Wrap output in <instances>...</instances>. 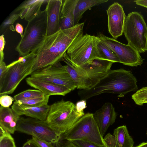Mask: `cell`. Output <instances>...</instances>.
Segmentation results:
<instances>
[{"label":"cell","mask_w":147,"mask_h":147,"mask_svg":"<svg viewBox=\"0 0 147 147\" xmlns=\"http://www.w3.org/2000/svg\"><path fill=\"white\" fill-rule=\"evenodd\" d=\"M84 25V22L79 23L70 28L60 29L55 34L46 36L43 44L36 53L32 73L63 61L73 41L83 34Z\"/></svg>","instance_id":"1"},{"label":"cell","mask_w":147,"mask_h":147,"mask_svg":"<svg viewBox=\"0 0 147 147\" xmlns=\"http://www.w3.org/2000/svg\"><path fill=\"white\" fill-rule=\"evenodd\" d=\"M137 80L129 71L123 69L111 70L97 84L89 90H80L78 95L82 100H86L101 94H117L123 97L138 88Z\"/></svg>","instance_id":"2"},{"label":"cell","mask_w":147,"mask_h":147,"mask_svg":"<svg viewBox=\"0 0 147 147\" xmlns=\"http://www.w3.org/2000/svg\"><path fill=\"white\" fill-rule=\"evenodd\" d=\"M65 68L76 87L80 90H89L97 84L111 70L112 62L95 59L82 66L77 67L63 58Z\"/></svg>","instance_id":"3"},{"label":"cell","mask_w":147,"mask_h":147,"mask_svg":"<svg viewBox=\"0 0 147 147\" xmlns=\"http://www.w3.org/2000/svg\"><path fill=\"white\" fill-rule=\"evenodd\" d=\"M47 15L45 9L28 22L23 36L15 48L21 57L36 53L47 36Z\"/></svg>","instance_id":"4"},{"label":"cell","mask_w":147,"mask_h":147,"mask_svg":"<svg viewBox=\"0 0 147 147\" xmlns=\"http://www.w3.org/2000/svg\"><path fill=\"white\" fill-rule=\"evenodd\" d=\"M84 115L73 102L62 100L50 106L46 121L60 137Z\"/></svg>","instance_id":"5"},{"label":"cell","mask_w":147,"mask_h":147,"mask_svg":"<svg viewBox=\"0 0 147 147\" xmlns=\"http://www.w3.org/2000/svg\"><path fill=\"white\" fill-rule=\"evenodd\" d=\"M36 56V53L31 52L7 65L0 75V96L12 94L21 81L31 74Z\"/></svg>","instance_id":"6"},{"label":"cell","mask_w":147,"mask_h":147,"mask_svg":"<svg viewBox=\"0 0 147 147\" xmlns=\"http://www.w3.org/2000/svg\"><path fill=\"white\" fill-rule=\"evenodd\" d=\"M98 36L86 34L76 37L63 58L72 65L80 67L97 59Z\"/></svg>","instance_id":"7"},{"label":"cell","mask_w":147,"mask_h":147,"mask_svg":"<svg viewBox=\"0 0 147 147\" xmlns=\"http://www.w3.org/2000/svg\"><path fill=\"white\" fill-rule=\"evenodd\" d=\"M60 140H83L106 146L93 113H89L85 114L69 129L61 135Z\"/></svg>","instance_id":"8"},{"label":"cell","mask_w":147,"mask_h":147,"mask_svg":"<svg viewBox=\"0 0 147 147\" xmlns=\"http://www.w3.org/2000/svg\"><path fill=\"white\" fill-rule=\"evenodd\" d=\"M123 33L128 44L140 53L147 51V26L140 13L134 11L126 17Z\"/></svg>","instance_id":"9"},{"label":"cell","mask_w":147,"mask_h":147,"mask_svg":"<svg viewBox=\"0 0 147 147\" xmlns=\"http://www.w3.org/2000/svg\"><path fill=\"white\" fill-rule=\"evenodd\" d=\"M16 131L56 144L60 140L59 136L46 120L42 121L30 117H20Z\"/></svg>","instance_id":"10"},{"label":"cell","mask_w":147,"mask_h":147,"mask_svg":"<svg viewBox=\"0 0 147 147\" xmlns=\"http://www.w3.org/2000/svg\"><path fill=\"white\" fill-rule=\"evenodd\" d=\"M31 77L64 86L71 91L76 88L71 76L60 62L33 72Z\"/></svg>","instance_id":"11"},{"label":"cell","mask_w":147,"mask_h":147,"mask_svg":"<svg viewBox=\"0 0 147 147\" xmlns=\"http://www.w3.org/2000/svg\"><path fill=\"white\" fill-rule=\"evenodd\" d=\"M98 36L116 54L120 63L132 67H137L143 63L144 59L140 53L129 44H123L101 33L98 34Z\"/></svg>","instance_id":"12"},{"label":"cell","mask_w":147,"mask_h":147,"mask_svg":"<svg viewBox=\"0 0 147 147\" xmlns=\"http://www.w3.org/2000/svg\"><path fill=\"white\" fill-rule=\"evenodd\" d=\"M107 12L109 32L116 40L123 33L125 15L122 6L117 2L110 5Z\"/></svg>","instance_id":"13"},{"label":"cell","mask_w":147,"mask_h":147,"mask_svg":"<svg viewBox=\"0 0 147 147\" xmlns=\"http://www.w3.org/2000/svg\"><path fill=\"white\" fill-rule=\"evenodd\" d=\"M93 115L103 137L109 127L115 122L117 115L112 104L106 102L96 111Z\"/></svg>","instance_id":"14"},{"label":"cell","mask_w":147,"mask_h":147,"mask_svg":"<svg viewBox=\"0 0 147 147\" xmlns=\"http://www.w3.org/2000/svg\"><path fill=\"white\" fill-rule=\"evenodd\" d=\"M63 1L47 0L45 10L47 15V36L53 35L60 30L61 13Z\"/></svg>","instance_id":"15"},{"label":"cell","mask_w":147,"mask_h":147,"mask_svg":"<svg viewBox=\"0 0 147 147\" xmlns=\"http://www.w3.org/2000/svg\"><path fill=\"white\" fill-rule=\"evenodd\" d=\"M26 81L28 85L49 96L53 95L64 96L71 91L64 86L31 77L27 78Z\"/></svg>","instance_id":"16"},{"label":"cell","mask_w":147,"mask_h":147,"mask_svg":"<svg viewBox=\"0 0 147 147\" xmlns=\"http://www.w3.org/2000/svg\"><path fill=\"white\" fill-rule=\"evenodd\" d=\"M103 140L108 147H134L133 140L125 125L115 129L113 135L108 134Z\"/></svg>","instance_id":"17"},{"label":"cell","mask_w":147,"mask_h":147,"mask_svg":"<svg viewBox=\"0 0 147 147\" xmlns=\"http://www.w3.org/2000/svg\"><path fill=\"white\" fill-rule=\"evenodd\" d=\"M46 1L43 0H28L22 2L13 11L18 13L21 19L29 22L37 16L41 11L42 4Z\"/></svg>","instance_id":"18"},{"label":"cell","mask_w":147,"mask_h":147,"mask_svg":"<svg viewBox=\"0 0 147 147\" xmlns=\"http://www.w3.org/2000/svg\"><path fill=\"white\" fill-rule=\"evenodd\" d=\"M50 106L48 105L40 107L25 106L15 101L11 108L19 115H25L42 121L46 120Z\"/></svg>","instance_id":"19"},{"label":"cell","mask_w":147,"mask_h":147,"mask_svg":"<svg viewBox=\"0 0 147 147\" xmlns=\"http://www.w3.org/2000/svg\"><path fill=\"white\" fill-rule=\"evenodd\" d=\"M78 1L65 0L63 1L60 18V29H68L74 26L75 10Z\"/></svg>","instance_id":"20"},{"label":"cell","mask_w":147,"mask_h":147,"mask_svg":"<svg viewBox=\"0 0 147 147\" xmlns=\"http://www.w3.org/2000/svg\"><path fill=\"white\" fill-rule=\"evenodd\" d=\"M20 117L11 108L0 107V127L10 134H13Z\"/></svg>","instance_id":"21"},{"label":"cell","mask_w":147,"mask_h":147,"mask_svg":"<svg viewBox=\"0 0 147 147\" xmlns=\"http://www.w3.org/2000/svg\"><path fill=\"white\" fill-rule=\"evenodd\" d=\"M108 1V0H78L75 10L74 25L79 23L83 15L87 10Z\"/></svg>","instance_id":"22"},{"label":"cell","mask_w":147,"mask_h":147,"mask_svg":"<svg viewBox=\"0 0 147 147\" xmlns=\"http://www.w3.org/2000/svg\"><path fill=\"white\" fill-rule=\"evenodd\" d=\"M97 59L108 61L113 63H120L116 54L99 37L97 43Z\"/></svg>","instance_id":"23"},{"label":"cell","mask_w":147,"mask_h":147,"mask_svg":"<svg viewBox=\"0 0 147 147\" xmlns=\"http://www.w3.org/2000/svg\"><path fill=\"white\" fill-rule=\"evenodd\" d=\"M49 97L45 95L44 96L39 97L16 102L20 104L25 106L40 107L48 105Z\"/></svg>","instance_id":"24"},{"label":"cell","mask_w":147,"mask_h":147,"mask_svg":"<svg viewBox=\"0 0 147 147\" xmlns=\"http://www.w3.org/2000/svg\"><path fill=\"white\" fill-rule=\"evenodd\" d=\"M45 95L39 90L28 89L15 95L13 98L15 101H18L39 97Z\"/></svg>","instance_id":"25"},{"label":"cell","mask_w":147,"mask_h":147,"mask_svg":"<svg viewBox=\"0 0 147 147\" xmlns=\"http://www.w3.org/2000/svg\"><path fill=\"white\" fill-rule=\"evenodd\" d=\"M0 147H16L10 134L0 127Z\"/></svg>","instance_id":"26"},{"label":"cell","mask_w":147,"mask_h":147,"mask_svg":"<svg viewBox=\"0 0 147 147\" xmlns=\"http://www.w3.org/2000/svg\"><path fill=\"white\" fill-rule=\"evenodd\" d=\"M132 99L136 104L139 106L147 103V86L137 91L131 96Z\"/></svg>","instance_id":"27"},{"label":"cell","mask_w":147,"mask_h":147,"mask_svg":"<svg viewBox=\"0 0 147 147\" xmlns=\"http://www.w3.org/2000/svg\"><path fill=\"white\" fill-rule=\"evenodd\" d=\"M19 17L18 13L13 11L9 15V16L2 23L1 26V30H4L8 27L13 31H15L13 24Z\"/></svg>","instance_id":"28"},{"label":"cell","mask_w":147,"mask_h":147,"mask_svg":"<svg viewBox=\"0 0 147 147\" xmlns=\"http://www.w3.org/2000/svg\"><path fill=\"white\" fill-rule=\"evenodd\" d=\"M31 140L38 147H54L52 142L38 138L32 136Z\"/></svg>","instance_id":"29"},{"label":"cell","mask_w":147,"mask_h":147,"mask_svg":"<svg viewBox=\"0 0 147 147\" xmlns=\"http://www.w3.org/2000/svg\"><path fill=\"white\" fill-rule=\"evenodd\" d=\"M14 100L13 98L7 95H1L0 97L1 106L5 108L9 107Z\"/></svg>","instance_id":"30"},{"label":"cell","mask_w":147,"mask_h":147,"mask_svg":"<svg viewBox=\"0 0 147 147\" xmlns=\"http://www.w3.org/2000/svg\"><path fill=\"white\" fill-rule=\"evenodd\" d=\"M78 147H108L93 143L83 140H76L71 141Z\"/></svg>","instance_id":"31"},{"label":"cell","mask_w":147,"mask_h":147,"mask_svg":"<svg viewBox=\"0 0 147 147\" xmlns=\"http://www.w3.org/2000/svg\"><path fill=\"white\" fill-rule=\"evenodd\" d=\"M57 147H78L71 141L60 140L56 144Z\"/></svg>","instance_id":"32"},{"label":"cell","mask_w":147,"mask_h":147,"mask_svg":"<svg viewBox=\"0 0 147 147\" xmlns=\"http://www.w3.org/2000/svg\"><path fill=\"white\" fill-rule=\"evenodd\" d=\"M77 110L79 111H83L86 107V102L85 100H81L78 102L75 105Z\"/></svg>","instance_id":"33"},{"label":"cell","mask_w":147,"mask_h":147,"mask_svg":"<svg viewBox=\"0 0 147 147\" xmlns=\"http://www.w3.org/2000/svg\"><path fill=\"white\" fill-rule=\"evenodd\" d=\"M15 30L17 33L20 34L21 37H22L24 34L23 27L19 23L16 24L15 26Z\"/></svg>","instance_id":"34"},{"label":"cell","mask_w":147,"mask_h":147,"mask_svg":"<svg viewBox=\"0 0 147 147\" xmlns=\"http://www.w3.org/2000/svg\"><path fill=\"white\" fill-rule=\"evenodd\" d=\"M5 42L4 35L1 34L0 36V53H3Z\"/></svg>","instance_id":"35"},{"label":"cell","mask_w":147,"mask_h":147,"mask_svg":"<svg viewBox=\"0 0 147 147\" xmlns=\"http://www.w3.org/2000/svg\"><path fill=\"white\" fill-rule=\"evenodd\" d=\"M134 1L137 5L147 8V0H135Z\"/></svg>","instance_id":"36"},{"label":"cell","mask_w":147,"mask_h":147,"mask_svg":"<svg viewBox=\"0 0 147 147\" xmlns=\"http://www.w3.org/2000/svg\"><path fill=\"white\" fill-rule=\"evenodd\" d=\"M22 147H38L31 139L25 143Z\"/></svg>","instance_id":"37"},{"label":"cell","mask_w":147,"mask_h":147,"mask_svg":"<svg viewBox=\"0 0 147 147\" xmlns=\"http://www.w3.org/2000/svg\"><path fill=\"white\" fill-rule=\"evenodd\" d=\"M7 66L4 61L0 63V75L2 74L5 70Z\"/></svg>","instance_id":"38"},{"label":"cell","mask_w":147,"mask_h":147,"mask_svg":"<svg viewBox=\"0 0 147 147\" xmlns=\"http://www.w3.org/2000/svg\"><path fill=\"white\" fill-rule=\"evenodd\" d=\"M138 146L139 147H147V142H143L140 144Z\"/></svg>","instance_id":"39"},{"label":"cell","mask_w":147,"mask_h":147,"mask_svg":"<svg viewBox=\"0 0 147 147\" xmlns=\"http://www.w3.org/2000/svg\"><path fill=\"white\" fill-rule=\"evenodd\" d=\"M139 147V146H136V147Z\"/></svg>","instance_id":"40"},{"label":"cell","mask_w":147,"mask_h":147,"mask_svg":"<svg viewBox=\"0 0 147 147\" xmlns=\"http://www.w3.org/2000/svg\"></svg>","instance_id":"41"}]
</instances>
